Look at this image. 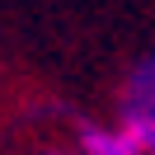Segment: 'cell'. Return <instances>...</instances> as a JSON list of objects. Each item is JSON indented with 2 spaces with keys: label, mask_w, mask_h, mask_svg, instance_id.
Returning <instances> with one entry per match:
<instances>
[{
  "label": "cell",
  "mask_w": 155,
  "mask_h": 155,
  "mask_svg": "<svg viewBox=\"0 0 155 155\" xmlns=\"http://www.w3.org/2000/svg\"><path fill=\"white\" fill-rule=\"evenodd\" d=\"M122 127H132L146 155H155V52L136 61L122 85Z\"/></svg>",
  "instance_id": "6da1fadb"
},
{
  "label": "cell",
  "mask_w": 155,
  "mask_h": 155,
  "mask_svg": "<svg viewBox=\"0 0 155 155\" xmlns=\"http://www.w3.org/2000/svg\"><path fill=\"white\" fill-rule=\"evenodd\" d=\"M80 150L85 155H146V146L136 141L132 127H85L80 132Z\"/></svg>",
  "instance_id": "7a4b0ae2"
}]
</instances>
